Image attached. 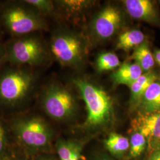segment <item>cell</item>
Listing matches in <instances>:
<instances>
[{"label": "cell", "mask_w": 160, "mask_h": 160, "mask_svg": "<svg viewBox=\"0 0 160 160\" xmlns=\"http://www.w3.org/2000/svg\"><path fill=\"white\" fill-rule=\"evenodd\" d=\"M83 143L77 139L60 138L55 142V151L59 160H80Z\"/></svg>", "instance_id": "cell-11"}, {"label": "cell", "mask_w": 160, "mask_h": 160, "mask_svg": "<svg viewBox=\"0 0 160 160\" xmlns=\"http://www.w3.org/2000/svg\"><path fill=\"white\" fill-rule=\"evenodd\" d=\"M135 131L141 133L145 138L149 147L155 148L160 143V110L140 114L132 122Z\"/></svg>", "instance_id": "cell-9"}, {"label": "cell", "mask_w": 160, "mask_h": 160, "mask_svg": "<svg viewBox=\"0 0 160 160\" xmlns=\"http://www.w3.org/2000/svg\"><path fill=\"white\" fill-rule=\"evenodd\" d=\"M24 3L32 7L42 16L55 15L57 8L54 1L51 0H24Z\"/></svg>", "instance_id": "cell-20"}, {"label": "cell", "mask_w": 160, "mask_h": 160, "mask_svg": "<svg viewBox=\"0 0 160 160\" xmlns=\"http://www.w3.org/2000/svg\"><path fill=\"white\" fill-rule=\"evenodd\" d=\"M114 160L111 158H110L109 157H107V156H102V157H100L98 158H96V160Z\"/></svg>", "instance_id": "cell-28"}, {"label": "cell", "mask_w": 160, "mask_h": 160, "mask_svg": "<svg viewBox=\"0 0 160 160\" xmlns=\"http://www.w3.org/2000/svg\"><path fill=\"white\" fill-rule=\"evenodd\" d=\"M54 2L57 10L69 17L78 16L95 4L94 1L89 0H60Z\"/></svg>", "instance_id": "cell-15"}, {"label": "cell", "mask_w": 160, "mask_h": 160, "mask_svg": "<svg viewBox=\"0 0 160 160\" xmlns=\"http://www.w3.org/2000/svg\"><path fill=\"white\" fill-rule=\"evenodd\" d=\"M130 142V155L132 158H137L143 152L147 145V140L141 133L135 131L132 135Z\"/></svg>", "instance_id": "cell-21"}, {"label": "cell", "mask_w": 160, "mask_h": 160, "mask_svg": "<svg viewBox=\"0 0 160 160\" xmlns=\"http://www.w3.org/2000/svg\"><path fill=\"white\" fill-rule=\"evenodd\" d=\"M29 160H59V158L55 151L34 155L30 158Z\"/></svg>", "instance_id": "cell-24"}, {"label": "cell", "mask_w": 160, "mask_h": 160, "mask_svg": "<svg viewBox=\"0 0 160 160\" xmlns=\"http://www.w3.org/2000/svg\"><path fill=\"white\" fill-rule=\"evenodd\" d=\"M158 79V75L151 71L143 74L129 87L131 90L129 103L131 108H138L142 97L148 88Z\"/></svg>", "instance_id": "cell-13"}, {"label": "cell", "mask_w": 160, "mask_h": 160, "mask_svg": "<svg viewBox=\"0 0 160 160\" xmlns=\"http://www.w3.org/2000/svg\"><path fill=\"white\" fill-rule=\"evenodd\" d=\"M13 143L6 121L0 118V156L4 154Z\"/></svg>", "instance_id": "cell-22"}, {"label": "cell", "mask_w": 160, "mask_h": 160, "mask_svg": "<svg viewBox=\"0 0 160 160\" xmlns=\"http://www.w3.org/2000/svg\"><path fill=\"white\" fill-rule=\"evenodd\" d=\"M126 12L134 19L151 24L160 25V14L154 3L149 0L123 1Z\"/></svg>", "instance_id": "cell-10"}, {"label": "cell", "mask_w": 160, "mask_h": 160, "mask_svg": "<svg viewBox=\"0 0 160 160\" xmlns=\"http://www.w3.org/2000/svg\"><path fill=\"white\" fill-rule=\"evenodd\" d=\"M120 65L119 58L113 52H104L97 58L96 66L99 72L113 70L119 67Z\"/></svg>", "instance_id": "cell-19"}, {"label": "cell", "mask_w": 160, "mask_h": 160, "mask_svg": "<svg viewBox=\"0 0 160 160\" xmlns=\"http://www.w3.org/2000/svg\"><path fill=\"white\" fill-rule=\"evenodd\" d=\"M1 21L14 38L48 29L45 17L23 1L10 2L4 6L1 13Z\"/></svg>", "instance_id": "cell-7"}, {"label": "cell", "mask_w": 160, "mask_h": 160, "mask_svg": "<svg viewBox=\"0 0 160 160\" xmlns=\"http://www.w3.org/2000/svg\"><path fill=\"white\" fill-rule=\"evenodd\" d=\"M125 18L120 9L113 5L106 6L92 20V33L98 40H108L116 34L123 26Z\"/></svg>", "instance_id": "cell-8"}, {"label": "cell", "mask_w": 160, "mask_h": 160, "mask_svg": "<svg viewBox=\"0 0 160 160\" xmlns=\"http://www.w3.org/2000/svg\"><path fill=\"white\" fill-rule=\"evenodd\" d=\"M145 41V34L139 29H131L123 32L118 38L116 48L124 51L135 49Z\"/></svg>", "instance_id": "cell-16"}, {"label": "cell", "mask_w": 160, "mask_h": 160, "mask_svg": "<svg viewBox=\"0 0 160 160\" xmlns=\"http://www.w3.org/2000/svg\"><path fill=\"white\" fill-rule=\"evenodd\" d=\"M104 145L111 154L121 158L130 148V142L125 137L113 132L104 140Z\"/></svg>", "instance_id": "cell-18"}, {"label": "cell", "mask_w": 160, "mask_h": 160, "mask_svg": "<svg viewBox=\"0 0 160 160\" xmlns=\"http://www.w3.org/2000/svg\"><path fill=\"white\" fill-rule=\"evenodd\" d=\"M39 74L35 68L10 65L0 71V108L12 114L25 111L33 100Z\"/></svg>", "instance_id": "cell-2"}, {"label": "cell", "mask_w": 160, "mask_h": 160, "mask_svg": "<svg viewBox=\"0 0 160 160\" xmlns=\"http://www.w3.org/2000/svg\"><path fill=\"white\" fill-rule=\"evenodd\" d=\"M5 49L4 64L33 68L46 64L51 55L38 33L13 38L5 43Z\"/></svg>", "instance_id": "cell-4"}, {"label": "cell", "mask_w": 160, "mask_h": 160, "mask_svg": "<svg viewBox=\"0 0 160 160\" xmlns=\"http://www.w3.org/2000/svg\"><path fill=\"white\" fill-rule=\"evenodd\" d=\"M0 33H1V29H0Z\"/></svg>", "instance_id": "cell-29"}, {"label": "cell", "mask_w": 160, "mask_h": 160, "mask_svg": "<svg viewBox=\"0 0 160 160\" xmlns=\"http://www.w3.org/2000/svg\"><path fill=\"white\" fill-rule=\"evenodd\" d=\"M51 54L65 67L81 69L86 64L88 44L86 38L70 29H59L52 35Z\"/></svg>", "instance_id": "cell-5"}, {"label": "cell", "mask_w": 160, "mask_h": 160, "mask_svg": "<svg viewBox=\"0 0 160 160\" xmlns=\"http://www.w3.org/2000/svg\"><path fill=\"white\" fill-rule=\"evenodd\" d=\"M72 84L86 104L87 118L81 128L97 131L109 128L114 122V102L103 87L84 77H75Z\"/></svg>", "instance_id": "cell-3"}, {"label": "cell", "mask_w": 160, "mask_h": 160, "mask_svg": "<svg viewBox=\"0 0 160 160\" xmlns=\"http://www.w3.org/2000/svg\"><path fill=\"white\" fill-rule=\"evenodd\" d=\"M131 58L141 68L144 73L151 71V69L154 66V57L151 52L147 41H144L134 49Z\"/></svg>", "instance_id": "cell-17"}, {"label": "cell", "mask_w": 160, "mask_h": 160, "mask_svg": "<svg viewBox=\"0 0 160 160\" xmlns=\"http://www.w3.org/2000/svg\"><path fill=\"white\" fill-rule=\"evenodd\" d=\"M143 71L135 62L123 63L112 74L114 84L130 87L142 75Z\"/></svg>", "instance_id": "cell-12"}, {"label": "cell", "mask_w": 160, "mask_h": 160, "mask_svg": "<svg viewBox=\"0 0 160 160\" xmlns=\"http://www.w3.org/2000/svg\"><path fill=\"white\" fill-rule=\"evenodd\" d=\"M5 52V43H2L0 42V65L1 64H4Z\"/></svg>", "instance_id": "cell-26"}, {"label": "cell", "mask_w": 160, "mask_h": 160, "mask_svg": "<svg viewBox=\"0 0 160 160\" xmlns=\"http://www.w3.org/2000/svg\"><path fill=\"white\" fill-rule=\"evenodd\" d=\"M29 158L14 143L4 154L0 156V160H29Z\"/></svg>", "instance_id": "cell-23"}, {"label": "cell", "mask_w": 160, "mask_h": 160, "mask_svg": "<svg viewBox=\"0 0 160 160\" xmlns=\"http://www.w3.org/2000/svg\"><path fill=\"white\" fill-rule=\"evenodd\" d=\"M12 141L29 158L55 151V132L45 118L34 112L13 113L6 120Z\"/></svg>", "instance_id": "cell-1"}, {"label": "cell", "mask_w": 160, "mask_h": 160, "mask_svg": "<svg viewBox=\"0 0 160 160\" xmlns=\"http://www.w3.org/2000/svg\"><path fill=\"white\" fill-rule=\"evenodd\" d=\"M39 103L48 116L59 123L71 122L78 112V103L74 93L58 81H52L43 87Z\"/></svg>", "instance_id": "cell-6"}, {"label": "cell", "mask_w": 160, "mask_h": 160, "mask_svg": "<svg viewBox=\"0 0 160 160\" xmlns=\"http://www.w3.org/2000/svg\"><path fill=\"white\" fill-rule=\"evenodd\" d=\"M138 108L141 113H149L160 110V80L154 82L144 93Z\"/></svg>", "instance_id": "cell-14"}, {"label": "cell", "mask_w": 160, "mask_h": 160, "mask_svg": "<svg viewBox=\"0 0 160 160\" xmlns=\"http://www.w3.org/2000/svg\"><path fill=\"white\" fill-rule=\"evenodd\" d=\"M155 61L158 63L160 66V49H157L154 52Z\"/></svg>", "instance_id": "cell-27"}, {"label": "cell", "mask_w": 160, "mask_h": 160, "mask_svg": "<svg viewBox=\"0 0 160 160\" xmlns=\"http://www.w3.org/2000/svg\"><path fill=\"white\" fill-rule=\"evenodd\" d=\"M147 160H160V146L155 147Z\"/></svg>", "instance_id": "cell-25"}]
</instances>
